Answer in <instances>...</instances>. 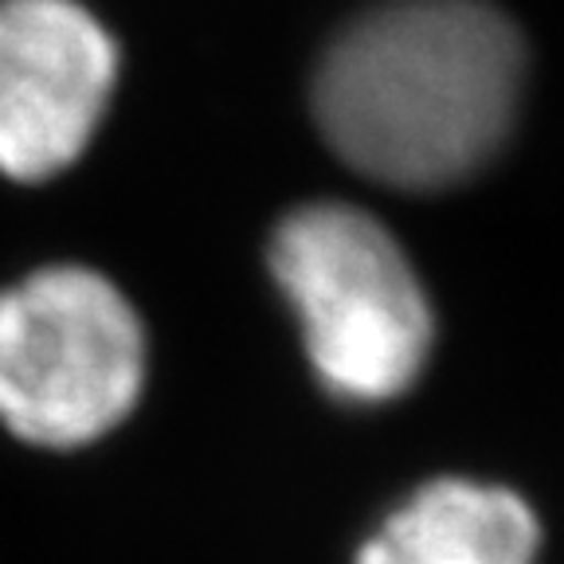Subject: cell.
<instances>
[{
	"label": "cell",
	"instance_id": "cell-4",
	"mask_svg": "<svg viewBox=\"0 0 564 564\" xmlns=\"http://www.w3.org/2000/svg\"><path fill=\"white\" fill-rule=\"evenodd\" d=\"M118 47L75 0H0V173L44 181L95 138Z\"/></svg>",
	"mask_w": 564,
	"mask_h": 564
},
{
	"label": "cell",
	"instance_id": "cell-2",
	"mask_svg": "<svg viewBox=\"0 0 564 564\" xmlns=\"http://www.w3.org/2000/svg\"><path fill=\"white\" fill-rule=\"evenodd\" d=\"M279 291L299 314L322 384L349 404L404 397L435 341L432 302L404 247L349 204H310L271 243Z\"/></svg>",
	"mask_w": 564,
	"mask_h": 564
},
{
	"label": "cell",
	"instance_id": "cell-1",
	"mask_svg": "<svg viewBox=\"0 0 564 564\" xmlns=\"http://www.w3.org/2000/svg\"><path fill=\"white\" fill-rule=\"evenodd\" d=\"M525 52L486 0H397L334 40L314 79L334 153L380 185L447 188L502 150Z\"/></svg>",
	"mask_w": 564,
	"mask_h": 564
},
{
	"label": "cell",
	"instance_id": "cell-5",
	"mask_svg": "<svg viewBox=\"0 0 564 564\" xmlns=\"http://www.w3.org/2000/svg\"><path fill=\"white\" fill-rule=\"evenodd\" d=\"M538 541V518L518 494L435 478L365 541L357 564H533Z\"/></svg>",
	"mask_w": 564,
	"mask_h": 564
},
{
	"label": "cell",
	"instance_id": "cell-3",
	"mask_svg": "<svg viewBox=\"0 0 564 564\" xmlns=\"http://www.w3.org/2000/svg\"><path fill=\"white\" fill-rule=\"evenodd\" d=\"M145 334L115 282L47 267L0 291V423L40 447H83L130 415Z\"/></svg>",
	"mask_w": 564,
	"mask_h": 564
}]
</instances>
